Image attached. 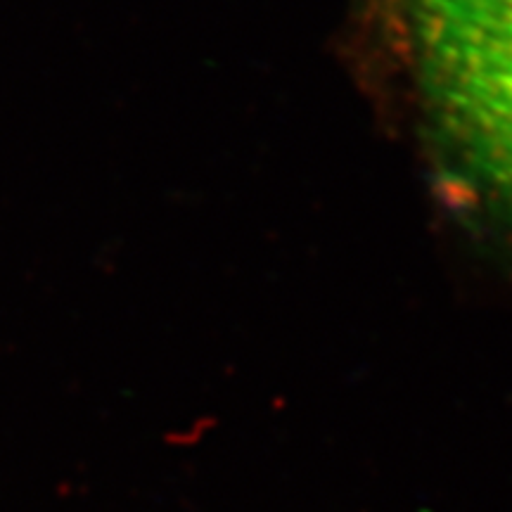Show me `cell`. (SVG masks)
<instances>
[{"instance_id":"6da1fadb","label":"cell","mask_w":512,"mask_h":512,"mask_svg":"<svg viewBox=\"0 0 512 512\" xmlns=\"http://www.w3.org/2000/svg\"><path fill=\"white\" fill-rule=\"evenodd\" d=\"M408 24L441 143L512 226V0H415Z\"/></svg>"},{"instance_id":"7a4b0ae2","label":"cell","mask_w":512,"mask_h":512,"mask_svg":"<svg viewBox=\"0 0 512 512\" xmlns=\"http://www.w3.org/2000/svg\"><path fill=\"white\" fill-rule=\"evenodd\" d=\"M377 3H380L384 17H387L389 22H396V19H399V24H408L415 0H377Z\"/></svg>"}]
</instances>
